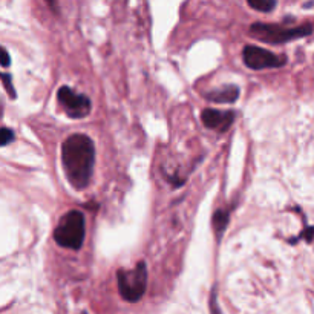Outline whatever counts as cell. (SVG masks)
Returning a JSON list of instances; mask_svg holds the SVG:
<instances>
[{"mask_svg":"<svg viewBox=\"0 0 314 314\" xmlns=\"http://www.w3.org/2000/svg\"><path fill=\"white\" fill-rule=\"evenodd\" d=\"M118 291L127 302H138L147 288V267L140 262L132 270H118L117 273Z\"/></svg>","mask_w":314,"mask_h":314,"instance_id":"4","label":"cell"},{"mask_svg":"<svg viewBox=\"0 0 314 314\" xmlns=\"http://www.w3.org/2000/svg\"><path fill=\"white\" fill-rule=\"evenodd\" d=\"M201 120L206 127L216 129V130H226L233 121H235V112L232 110H216V109H204L201 114Z\"/></svg>","mask_w":314,"mask_h":314,"instance_id":"7","label":"cell"},{"mask_svg":"<svg viewBox=\"0 0 314 314\" xmlns=\"http://www.w3.org/2000/svg\"><path fill=\"white\" fill-rule=\"evenodd\" d=\"M84 236H86L84 215L80 210H71L64 213L54 230V239L63 249L71 250L81 249Z\"/></svg>","mask_w":314,"mask_h":314,"instance_id":"2","label":"cell"},{"mask_svg":"<svg viewBox=\"0 0 314 314\" xmlns=\"http://www.w3.org/2000/svg\"><path fill=\"white\" fill-rule=\"evenodd\" d=\"M2 80H3V84H5V87H6L9 97H11V98H15V91H14V87L11 86V75L6 74V72H3V74H2Z\"/></svg>","mask_w":314,"mask_h":314,"instance_id":"12","label":"cell"},{"mask_svg":"<svg viewBox=\"0 0 314 314\" xmlns=\"http://www.w3.org/2000/svg\"><path fill=\"white\" fill-rule=\"evenodd\" d=\"M57 98L64 114L69 118L80 120V118H86L91 114V107H92L91 100L84 94H78L69 86H61L57 92Z\"/></svg>","mask_w":314,"mask_h":314,"instance_id":"5","label":"cell"},{"mask_svg":"<svg viewBox=\"0 0 314 314\" xmlns=\"http://www.w3.org/2000/svg\"><path fill=\"white\" fill-rule=\"evenodd\" d=\"M95 164L94 141L84 133H74L61 144V166L71 186L83 190L89 186Z\"/></svg>","mask_w":314,"mask_h":314,"instance_id":"1","label":"cell"},{"mask_svg":"<svg viewBox=\"0 0 314 314\" xmlns=\"http://www.w3.org/2000/svg\"><path fill=\"white\" fill-rule=\"evenodd\" d=\"M242 60L247 68L255 71L281 68L287 63L284 55L279 57L268 49H264L261 46H253V44H247L242 49Z\"/></svg>","mask_w":314,"mask_h":314,"instance_id":"6","label":"cell"},{"mask_svg":"<svg viewBox=\"0 0 314 314\" xmlns=\"http://www.w3.org/2000/svg\"><path fill=\"white\" fill-rule=\"evenodd\" d=\"M12 140H14V130H11L8 127H3L2 129V140H0L2 146H8Z\"/></svg>","mask_w":314,"mask_h":314,"instance_id":"11","label":"cell"},{"mask_svg":"<svg viewBox=\"0 0 314 314\" xmlns=\"http://www.w3.org/2000/svg\"><path fill=\"white\" fill-rule=\"evenodd\" d=\"M302 238H305V239H307V242H311V241L314 239V227L307 229V230L302 233Z\"/></svg>","mask_w":314,"mask_h":314,"instance_id":"14","label":"cell"},{"mask_svg":"<svg viewBox=\"0 0 314 314\" xmlns=\"http://www.w3.org/2000/svg\"><path fill=\"white\" fill-rule=\"evenodd\" d=\"M247 3L259 12H272L276 8V0H247Z\"/></svg>","mask_w":314,"mask_h":314,"instance_id":"10","label":"cell"},{"mask_svg":"<svg viewBox=\"0 0 314 314\" xmlns=\"http://www.w3.org/2000/svg\"><path fill=\"white\" fill-rule=\"evenodd\" d=\"M51 8H52V11H57V0H44Z\"/></svg>","mask_w":314,"mask_h":314,"instance_id":"15","label":"cell"},{"mask_svg":"<svg viewBox=\"0 0 314 314\" xmlns=\"http://www.w3.org/2000/svg\"><path fill=\"white\" fill-rule=\"evenodd\" d=\"M2 66L5 69L9 66V55H8V51L5 48H2Z\"/></svg>","mask_w":314,"mask_h":314,"instance_id":"13","label":"cell"},{"mask_svg":"<svg viewBox=\"0 0 314 314\" xmlns=\"http://www.w3.org/2000/svg\"><path fill=\"white\" fill-rule=\"evenodd\" d=\"M238 95H239V89L230 84V86H224L222 89L207 92L206 98L213 103H233L238 100Z\"/></svg>","mask_w":314,"mask_h":314,"instance_id":"8","label":"cell"},{"mask_svg":"<svg viewBox=\"0 0 314 314\" xmlns=\"http://www.w3.org/2000/svg\"><path fill=\"white\" fill-rule=\"evenodd\" d=\"M229 221H230V213H229L227 210H221V209H219V210L213 215L212 226H213V230H215V235H216L218 239L222 238L224 230H226Z\"/></svg>","mask_w":314,"mask_h":314,"instance_id":"9","label":"cell"},{"mask_svg":"<svg viewBox=\"0 0 314 314\" xmlns=\"http://www.w3.org/2000/svg\"><path fill=\"white\" fill-rule=\"evenodd\" d=\"M313 32L311 25H301V26H284V25H265V23H255L250 26V35L259 41L279 44L287 43L291 40H298L307 37Z\"/></svg>","mask_w":314,"mask_h":314,"instance_id":"3","label":"cell"}]
</instances>
